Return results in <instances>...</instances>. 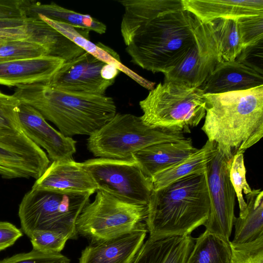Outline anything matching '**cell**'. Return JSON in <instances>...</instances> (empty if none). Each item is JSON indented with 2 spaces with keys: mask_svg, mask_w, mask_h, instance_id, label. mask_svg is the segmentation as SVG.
<instances>
[{
  "mask_svg": "<svg viewBox=\"0 0 263 263\" xmlns=\"http://www.w3.org/2000/svg\"><path fill=\"white\" fill-rule=\"evenodd\" d=\"M120 30L134 64L153 73L174 68L194 45L199 20L178 0H120Z\"/></svg>",
  "mask_w": 263,
  "mask_h": 263,
  "instance_id": "6da1fadb",
  "label": "cell"
},
{
  "mask_svg": "<svg viewBox=\"0 0 263 263\" xmlns=\"http://www.w3.org/2000/svg\"><path fill=\"white\" fill-rule=\"evenodd\" d=\"M204 97L206 112L201 130L223 153H244L261 139L263 85Z\"/></svg>",
  "mask_w": 263,
  "mask_h": 263,
  "instance_id": "7a4b0ae2",
  "label": "cell"
},
{
  "mask_svg": "<svg viewBox=\"0 0 263 263\" xmlns=\"http://www.w3.org/2000/svg\"><path fill=\"white\" fill-rule=\"evenodd\" d=\"M13 95L21 104L39 111L66 137L89 136L117 114L111 97L63 91L46 83L17 86Z\"/></svg>",
  "mask_w": 263,
  "mask_h": 263,
  "instance_id": "3957f363",
  "label": "cell"
},
{
  "mask_svg": "<svg viewBox=\"0 0 263 263\" xmlns=\"http://www.w3.org/2000/svg\"><path fill=\"white\" fill-rule=\"evenodd\" d=\"M146 224L149 238L191 235L205 223L210 209L206 171L180 178L153 190Z\"/></svg>",
  "mask_w": 263,
  "mask_h": 263,
  "instance_id": "277c9868",
  "label": "cell"
},
{
  "mask_svg": "<svg viewBox=\"0 0 263 263\" xmlns=\"http://www.w3.org/2000/svg\"><path fill=\"white\" fill-rule=\"evenodd\" d=\"M139 105L147 125L184 133L198 126L206 112L202 90L172 82L159 83Z\"/></svg>",
  "mask_w": 263,
  "mask_h": 263,
  "instance_id": "5b68a950",
  "label": "cell"
},
{
  "mask_svg": "<svg viewBox=\"0 0 263 263\" xmlns=\"http://www.w3.org/2000/svg\"><path fill=\"white\" fill-rule=\"evenodd\" d=\"M182 132L151 127L140 117L117 113L89 136L88 149L99 158L128 159L135 153L151 145L185 138Z\"/></svg>",
  "mask_w": 263,
  "mask_h": 263,
  "instance_id": "8992f818",
  "label": "cell"
},
{
  "mask_svg": "<svg viewBox=\"0 0 263 263\" xmlns=\"http://www.w3.org/2000/svg\"><path fill=\"white\" fill-rule=\"evenodd\" d=\"M89 193H59L31 189L23 196L18 215L21 230L29 238L36 230H49L78 238L76 223L90 202Z\"/></svg>",
  "mask_w": 263,
  "mask_h": 263,
  "instance_id": "52a82bcc",
  "label": "cell"
},
{
  "mask_svg": "<svg viewBox=\"0 0 263 263\" xmlns=\"http://www.w3.org/2000/svg\"><path fill=\"white\" fill-rule=\"evenodd\" d=\"M147 214V205L128 202L97 191L94 200L79 215L76 230L89 243L133 232H148L145 222Z\"/></svg>",
  "mask_w": 263,
  "mask_h": 263,
  "instance_id": "ba28073f",
  "label": "cell"
},
{
  "mask_svg": "<svg viewBox=\"0 0 263 263\" xmlns=\"http://www.w3.org/2000/svg\"><path fill=\"white\" fill-rule=\"evenodd\" d=\"M97 185L106 192L130 203L147 205L154 190L152 180L133 158H98L80 162Z\"/></svg>",
  "mask_w": 263,
  "mask_h": 263,
  "instance_id": "9c48e42d",
  "label": "cell"
},
{
  "mask_svg": "<svg viewBox=\"0 0 263 263\" xmlns=\"http://www.w3.org/2000/svg\"><path fill=\"white\" fill-rule=\"evenodd\" d=\"M217 152L206 169L210 209L205 230L230 242L235 218V192L229 172L233 156H228L217 146Z\"/></svg>",
  "mask_w": 263,
  "mask_h": 263,
  "instance_id": "30bf717a",
  "label": "cell"
},
{
  "mask_svg": "<svg viewBox=\"0 0 263 263\" xmlns=\"http://www.w3.org/2000/svg\"><path fill=\"white\" fill-rule=\"evenodd\" d=\"M221 62L211 23L199 20L194 45L179 64L164 74V81L198 88Z\"/></svg>",
  "mask_w": 263,
  "mask_h": 263,
  "instance_id": "8fae6325",
  "label": "cell"
},
{
  "mask_svg": "<svg viewBox=\"0 0 263 263\" xmlns=\"http://www.w3.org/2000/svg\"><path fill=\"white\" fill-rule=\"evenodd\" d=\"M106 64L87 52L67 61L55 73L47 85L63 91L105 95L114 80H106L101 70Z\"/></svg>",
  "mask_w": 263,
  "mask_h": 263,
  "instance_id": "7c38bea8",
  "label": "cell"
},
{
  "mask_svg": "<svg viewBox=\"0 0 263 263\" xmlns=\"http://www.w3.org/2000/svg\"><path fill=\"white\" fill-rule=\"evenodd\" d=\"M46 153L26 135L0 139V176L4 179H38L50 164Z\"/></svg>",
  "mask_w": 263,
  "mask_h": 263,
  "instance_id": "4fadbf2b",
  "label": "cell"
},
{
  "mask_svg": "<svg viewBox=\"0 0 263 263\" xmlns=\"http://www.w3.org/2000/svg\"><path fill=\"white\" fill-rule=\"evenodd\" d=\"M18 117L25 134L46 151L52 161L74 160L77 141L54 129L39 111L30 105L21 103Z\"/></svg>",
  "mask_w": 263,
  "mask_h": 263,
  "instance_id": "5bb4252c",
  "label": "cell"
},
{
  "mask_svg": "<svg viewBox=\"0 0 263 263\" xmlns=\"http://www.w3.org/2000/svg\"><path fill=\"white\" fill-rule=\"evenodd\" d=\"M31 189L59 193H89L97 192V185L80 162L52 161L35 180Z\"/></svg>",
  "mask_w": 263,
  "mask_h": 263,
  "instance_id": "9a60e30c",
  "label": "cell"
},
{
  "mask_svg": "<svg viewBox=\"0 0 263 263\" xmlns=\"http://www.w3.org/2000/svg\"><path fill=\"white\" fill-rule=\"evenodd\" d=\"M65 62L53 56L0 62V84L17 86L47 83Z\"/></svg>",
  "mask_w": 263,
  "mask_h": 263,
  "instance_id": "2e32d148",
  "label": "cell"
},
{
  "mask_svg": "<svg viewBox=\"0 0 263 263\" xmlns=\"http://www.w3.org/2000/svg\"><path fill=\"white\" fill-rule=\"evenodd\" d=\"M147 232L135 231L89 243L82 251L79 263H133Z\"/></svg>",
  "mask_w": 263,
  "mask_h": 263,
  "instance_id": "e0dca14e",
  "label": "cell"
},
{
  "mask_svg": "<svg viewBox=\"0 0 263 263\" xmlns=\"http://www.w3.org/2000/svg\"><path fill=\"white\" fill-rule=\"evenodd\" d=\"M263 85V75L237 61H222L198 87L204 94L249 89Z\"/></svg>",
  "mask_w": 263,
  "mask_h": 263,
  "instance_id": "ac0fdd59",
  "label": "cell"
},
{
  "mask_svg": "<svg viewBox=\"0 0 263 263\" xmlns=\"http://www.w3.org/2000/svg\"><path fill=\"white\" fill-rule=\"evenodd\" d=\"M192 139L163 142L148 146L132 156L144 174L151 178L196 152Z\"/></svg>",
  "mask_w": 263,
  "mask_h": 263,
  "instance_id": "d6986e66",
  "label": "cell"
},
{
  "mask_svg": "<svg viewBox=\"0 0 263 263\" xmlns=\"http://www.w3.org/2000/svg\"><path fill=\"white\" fill-rule=\"evenodd\" d=\"M183 9L203 23L217 19L263 15V0H182Z\"/></svg>",
  "mask_w": 263,
  "mask_h": 263,
  "instance_id": "ffe728a7",
  "label": "cell"
},
{
  "mask_svg": "<svg viewBox=\"0 0 263 263\" xmlns=\"http://www.w3.org/2000/svg\"><path fill=\"white\" fill-rule=\"evenodd\" d=\"M33 17L42 20L85 52L107 64L116 67L141 86L149 90L154 88L155 83L142 77L123 64L118 54L112 49L101 43L96 44L88 40L89 31L76 29L65 23L50 20L40 14L35 15Z\"/></svg>",
  "mask_w": 263,
  "mask_h": 263,
  "instance_id": "44dd1931",
  "label": "cell"
},
{
  "mask_svg": "<svg viewBox=\"0 0 263 263\" xmlns=\"http://www.w3.org/2000/svg\"><path fill=\"white\" fill-rule=\"evenodd\" d=\"M195 239L191 235L144 242L133 263H185Z\"/></svg>",
  "mask_w": 263,
  "mask_h": 263,
  "instance_id": "7402d4cb",
  "label": "cell"
},
{
  "mask_svg": "<svg viewBox=\"0 0 263 263\" xmlns=\"http://www.w3.org/2000/svg\"><path fill=\"white\" fill-rule=\"evenodd\" d=\"M217 149L216 143L207 140L201 148L186 159L154 175L151 178L154 190L162 189L187 175L204 172Z\"/></svg>",
  "mask_w": 263,
  "mask_h": 263,
  "instance_id": "603a6c76",
  "label": "cell"
},
{
  "mask_svg": "<svg viewBox=\"0 0 263 263\" xmlns=\"http://www.w3.org/2000/svg\"><path fill=\"white\" fill-rule=\"evenodd\" d=\"M245 198V213L242 216L235 217L234 221L232 243H248L263 235V192L261 189H253Z\"/></svg>",
  "mask_w": 263,
  "mask_h": 263,
  "instance_id": "cb8c5ba5",
  "label": "cell"
},
{
  "mask_svg": "<svg viewBox=\"0 0 263 263\" xmlns=\"http://www.w3.org/2000/svg\"><path fill=\"white\" fill-rule=\"evenodd\" d=\"M37 14L79 30L92 31L99 34H103L106 31V26L104 23L89 15L69 10L54 3L41 4L29 1L27 7V17H32Z\"/></svg>",
  "mask_w": 263,
  "mask_h": 263,
  "instance_id": "d4e9b609",
  "label": "cell"
},
{
  "mask_svg": "<svg viewBox=\"0 0 263 263\" xmlns=\"http://www.w3.org/2000/svg\"><path fill=\"white\" fill-rule=\"evenodd\" d=\"M229 243L205 230L195 239L185 263H230L232 254Z\"/></svg>",
  "mask_w": 263,
  "mask_h": 263,
  "instance_id": "484cf974",
  "label": "cell"
},
{
  "mask_svg": "<svg viewBox=\"0 0 263 263\" xmlns=\"http://www.w3.org/2000/svg\"><path fill=\"white\" fill-rule=\"evenodd\" d=\"M211 23L222 61L235 60L243 48L237 19L219 18Z\"/></svg>",
  "mask_w": 263,
  "mask_h": 263,
  "instance_id": "4316f807",
  "label": "cell"
},
{
  "mask_svg": "<svg viewBox=\"0 0 263 263\" xmlns=\"http://www.w3.org/2000/svg\"><path fill=\"white\" fill-rule=\"evenodd\" d=\"M20 104L13 95H6L0 91V139H14L26 135L19 119Z\"/></svg>",
  "mask_w": 263,
  "mask_h": 263,
  "instance_id": "83f0119b",
  "label": "cell"
},
{
  "mask_svg": "<svg viewBox=\"0 0 263 263\" xmlns=\"http://www.w3.org/2000/svg\"><path fill=\"white\" fill-rule=\"evenodd\" d=\"M51 56L44 45L29 40H14L0 43V62Z\"/></svg>",
  "mask_w": 263,
  "mask_h": 263,
  "instance_id": "f1b7e54d",
  "label": "cell"
},
{
  "mask_svg": "<svg viewBox=\"0 0 263 263\" xmlns=\"http://www.w3.org/2000/svg\"><path fill=\"white\" fill-rule=\"evenodd\" d=\"M246 174L243 153H237L233 156L230 168L229 176L239 203V216L244 215L247 208V203L243 197V193L247 195L252 190L247 182Z\"/></svg>",
  "mask_w": 263,
  "mask_h": 263,
  "instance_id": "f546056e",
  "label": "cell"
},
{
  "mask_svg": "<svg viewBox=\"0 0 263 263\" xmlns=\"http://www.w3.org/2000/svg\"><path fill=\"white\" fill-rule=\"evenodd\" d=\"M29 238L33 250L48 254L60 253L67 241L71 239L66 233L49 230L34 231Z\"/></svg>",
  "mask_w": 263,
  "mask_h": 263,
  "instance_id": "4dcf8cb0",
  "label": "cell"
},
{
  "mask_svg": "<svg viewBox=\"0 0 263 263\" xmlns=\"http://www.w3.org/2000/svg\"><path fill=\"white\" fill-rule=\"evenodd\" d=\"M27 1L0 0V28L26 26L32 18L27 15Z\"/></svg>",
  "mask_w": 263,
  "mask_h": 263,
  "instance_id": "1f68e13d",
  "label": "cell"
},
{
  "mask_svg": "<svg viewBox=\"0 0 263 263\" xmlns=\"http://www.w3.org/2000/svg\"><path fill=\"white\" fill-rule=\"evenodd\" d=\"M231 250L230 263H263V235L245 243L234 244L230 241Z\"/></svg>",
  "mask_w": 263,
  "mask_h": 263,
  "instance_id": "d6a6232c",
  "label": "cell"
},
{
  "mask_svg": "<svg viewBox=\"0 0 263 263\" xmlns=\"http://www.w3.org/2000/svg\"><path fill=\"white\" fill-rule=\"evenodd\" d=\"M237 23L243 48L263 40V15L241 17Z\"/></svg>",
  "mask_w": 263,
  "mask_h": 263,
  "instance_id": "836d02e7",
  "label": "cell"
},
{
  "mask_svg": "<svg viewBox=\"0 0 263 263\" xmlns=\"http://www.w3.org/2000/svg\"><path fill=\"white\" fill-rule=\"evenodd\" d=\"M0 263H70V259L61 253H44L32 249L5 258Z\"/></svg>",
  "mask_w": 263,
  "mask_h": 263,
  "instance_id": "e575fe53",
  "label": "cell"
},
{
  "mask_svg": "<svg viewBox=\"0 0 263 263\" xmlns=\"http://www.w3.org/2000/svg\"><path fill=\"white\" fill-rule=\"evenodd\" d=\"M263 40L243 48L235 60L263 75Z\"/></svg>",
  "mask_w": 263,
  "mask_h": 263,
  "instance_id": "d590c367",
  "label": "cell"
},
{
  "mask_svg": "<svg viewBox=\"0 0 263 263\" xmlns=\"http://www.w3.org/2000/svg\"><path fill=\"white\" fill-rule=\"evenodd\" d=\"M23 235L21 229L13 224L0 221V252L13 246Z\"/></svg>",
  "mask_w": 263,
  "mask_h": 263,
  "instance_id": "8d00e7d4",
  "label": "cell"
},
{
  "mask_svg": "<svg viewBox=\"0 0 263 263\" xmlns=\"http://www.w3.org/2000/svg\"><path fill=\"white\" fill-rule=\"evenodd\" d=\"M119 71L116 67L106 64L102 69L101 75L106 80H115Z\"/></svg>",
  "mask_w": 263,
  "mask_h": 263,
  "instance_id": "74e56055",
  "label": "cell"
}]
</instances>
